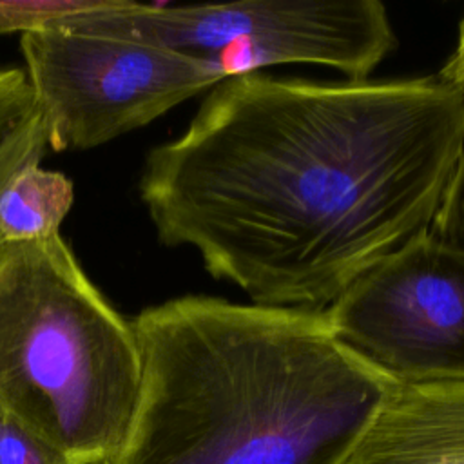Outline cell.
<instances>
[{
    "label": "cell",
    "mask_w": 464,
    "mask_h": 464,
    "mask_svg": "<svg viewBox=\"0 0 464 464\" xmlns=\"http://www.w3.org/2000/svg\"><path fill=\"white\" fill-rule=\"evenodd\" d=\"M462 134V100L440 72H252L214 85L185 132L147 154L140 196L163 245L194 248L254 304L319 310L430 230Z\"/></svg>",
    "instance_id": "obj_1"
},
{
    "label": "cell",
    "mask_w": 464,
    "mask_h": 464,
    "mask_svg": "<svg viewBox=\"0 0 464 464\" xmlns=\"http://www.w3.org/2000/svg\"><path fill=\"white\" fill-rule=\"evenodd\" d=\"M132 323L140 397L100 464H343L397 384L321 308L183 295Z\"/></svg>",
    "instance_id": "obj_2"
},
{
    "label": "cell",
    "mask_w": 464,
    "mask_h": 464,
    "mask_svg": "<svg viewBox=\"0 0 464 464\" xmlns=\"http://www.w3.org/2000/svg\"><path fill=\"white\" fill-rule=\"evenodd\" d=\"M141 350L123 317L53 236L0 248V417L65 464H100L125 440Z\"/></svg>",
    "instance_id": "obj_3"
},
{
    "label": "cell",
    "mask_w": 464,
    "mask_h": 464,
    "mask_svg": "<svg viewBox=\"0 0 464 464\" xmlns=\"http://www.w3.org/2000/svg\"><path fill=\"white\" fill-rule=\"evenodd\" d=\"M129 38L208 63L223 80L279 63L332 67L366 82L397 36L377 0H241L149 5L109 0L102 9L60 22Z\"/></svg>",
    "instance_id": "obj_4"
},
{
    "label": "cell",
    "mask_w": 464,
    "mask_h": 464,
    "mask_svg": "<svg viewBox=\"0 0 464 464\" xmlns=\"http://www.w3.org/2000/svg\"><path fill=\"white\" fill-rule=\"evenodd\" d=\"M20 51L53 150L109 143L223 82L205 62L65 24L20 34Z\"/></svg>",
    "instance_id": "obj_5"
},
{
    "label": "cell",
    "mask_w": 464,
    "mask_h": 464,
    "mask_svg": "<svg viewBox=\"0 0 464 464\" xmlns=\"http://www.w3.org/2000/svg\"><path fill=\"white\" fill-rule=\"evenodd\" d=\"M324 315L397 384L464 381V248L420 232L361 272Z\"/></svg>",
    "instance_id": "obj_6"
},
{
    "label": "cell",
    "mask_w": 464,
    "mask_h": 464,
    "mask_svg": "<svg viewBox=\"0 0 464 464\" xmlns=\"http://www.w3.org/2000/svg\"><path fill=\"white\" fill-rule=\"evenodd\" d=\"M343 464H464V381L395 384Z\"/></svg>",
    "instance_id": "obj_7"
},
{
    "label": "cell",
    "mask_w": 464,
    "mask_h": 464,
    "mask_svg": "<svg viewBox=\"0 0 464 464\" xmlns=\"http://www.w3.org/2000/svg\"><path fill=\"white\" fill-rule=\"evenodd\" d=\"M72 181L40 163L22 169L0 194V236L4 243H25L58 236L72 208Z\"/></svg>",
    "instance_id": "obj_8"
},
{
    "label": "cell",
    "mask_w": 464,
    "mask_h": 464,
    "mask_svg": "<svg viewBox=\"0 0 464 464\" xmlns=\"http://www.w3.org/2000/svg\"><path fill=\"white\" fill-rule=\"evenodd\" d=\"M47 149V127L25 71L0 67V194L22 169L40 163Z\"/></svg>",
    "instance_id": "obj_9"
},
{
    "label": "cell",
    "mask_w": 464,
    "mask_h": 464,
    "mask_svg": "<svg viewBox=\"0 0 464 464\" xmlns=\"http://www.w3.org/2000/svg\"><path fill=\"white\" fill-rule=\"evenodd\" d=\"M107 0H0V34L29 33L96 11Z\"/></svg>",
    "instance_id": "obj_10"
},
{
    "label": "cell",
    "mask_w": 464,
    "mask_h": 464,
    "mask_svg": "<svg viewBox=\"0 0 464 464\" xmlns=\"http://www.w3.org/2000/svg\"><path fill=\"white\" fill-rule=\"evenodd\" d=\"M0 464H65V460L25 430L0 417Z\"/></svg>",
    "instance_id": "obj_11"
}]
</instances>
